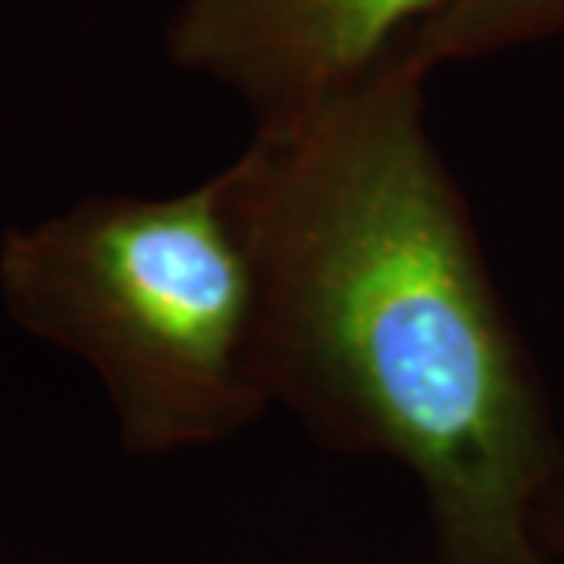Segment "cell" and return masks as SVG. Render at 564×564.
<instances>
[{
	"label": "cell",
	"instance_id": "6da1fadb",
	"mask_svg": "<svg viewBox=\"0 0 564 564\" xmlns=\"http://www.w3.org/2000/svg\"><path fill=\"white\" fill-rule=\"evenodd\" d=\"M423 79L386 57L229 176L267 280V361L329 448L421 484L436 564H549L536 514L564 484L540 373L423 122Z\"/></svg>",
	"mask_w": 564,
	"mask_h": 564
},
{
	"label": "cell",
	"instance_id": "7a4b0ae2",
	"mask_svg": "<svg viewBox=\"0 0 564 564\" xmlns=\"http://www.w3.org/2000/svg\"><path fill=\"white\" fill-rule=\"evenodd\" d=\"M0 289L25 329L98 370L135 455L220 443L273 404L267 280L229 170L10 232Z\"/></svg>",
	"mask_w": 564,
	"mask_h": 564
},
{
	"label": "cell",
	"instance_id": "3957f363",
	"mask_svg": "<svg viewBox=\"0 0 564 564\" xmlns=\"http://www.w3.org/2000/svg\"><path fill=\"white\" fill-rule=\"evenodd\" d=\"M448 0H185L170 57L229 85L261 122L292 120L364 82Z\"/></svg>",
	"mask_w": 564,
	"mask_h": 564
},
{
	"label": "cell",
	"instance_id": "277c9868",
	"mask_svg": "<svg viewBox=\"0 0 564 564\" xmlns=\"http://www.w3.org/2000/svg\"><path fill=\"white\" fill-rule=\"evenodd\" d=\"M564 29V0H448L411 29L389 57L426 76L455 61H477Z\"/></svg>",
	"mask_w": 564,
	"mask_h": 564
},
{
	"label": "cell",
	"instance_id": "5b68a950",
	"mask_svg": "<svg viewBox=\"0 0 564 564\" xmlns=\"http://www.w3.org/2000/svg\"><path fill=\"white\" fill-rule=\"evenodd\" d=\"M536 540L545 549V555H562L564 558V484L549 496L536 514Z\"/></svg>",
	"mask_w": 564,
	"mask_h": 564
}]
</instances>
